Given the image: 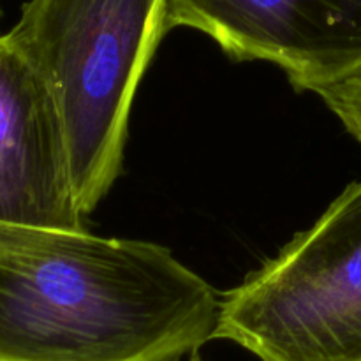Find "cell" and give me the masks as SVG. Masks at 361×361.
Masks as SVG:
<instances>
[{"instance_id":"1","label":"cell","mask_w":361,"mask_h":361,"mask_svg":"<svg viewBox=\"0 0 361 361\" xmlns=\"http://www.w3.org/2000/svg\"><path fill=\"white\" fill-rule=\"evenodd\" d=\"M219 316L159 243L0 222V361H182Z\"/></svg>"},{"instance_id":"2","label":"cell","mask_w":361,"mask_h":361,"mask_svg":"<svg viewBox=\"0 0 361 361\" xmlns=\"http://www.w3.org/2000/svg\"><path fill=\"white\" fill-rule=\"evenodd\" d=\"M168 32L166 0H27L7 32L51 92L85 217L122 175L133 101Z\"/></svg>"},{"instance_id":"3","label":"cell","mask_w":361,"mask_h":361,"mask_svg":"<svg viewBox=\"0 0 361 361\" xmlns=\"http://www.w3.org/2000/svg\"><path fill=\"white\" fill-rule=\"evenodd\" d=\"M215 338L259 361H361V182L221 296Z\"/></svg>"},{"instance_id":"4","label":"cell","mask_w":361,"mask_h":361,"mask_svg":"<svg viewBox=\"0 0 361 361\" xmlns=\"http://www.w3.org/2000/svg\"><path fill=\"white\" fill-rule=\"evenodd\" d=\"M166 16L238 62L275 63L300 92L361 71V0H166Z\"/></svg>"},{"instance_id":"5","label":"cell","mask_w":361,"mask_h":361,"mask_svg":"<svg viewBox=\"0 0 361 361\" xmlns=\"http://www.w3.org/2000/svg\"><path fill=\"white\" fill-rule=\"evenodd\" d=\"M0 222L88 231L48 85L0 35Z\"/></svg>"},{"instance_id":"6","label":"cell","mask_w":361,"mask_h":361,"mask_svg":"<svg viewBox=\"0 0 361 361\" xmlns=\"http://www.w3.org/2000/svg\"><path fill=\"white\" fill-rule=\"evenodd\" d=\"M330 111L361 143V71L316 92Z\"/></svg>"},{"instance_id":"7","label":"cell","mask_w":361,"mask_h":361,"mask_svg":"<svg viewBox=\"0 0 361 361\" xmlns=\"http://www.w3.org/2000/svg\"><path fill=\"white\" fill-rule=\"evenodd\" d=\"M185 361H203V358L200 356V353H194V355H190Z\"/></svg>"},{"instance_id":"8","label":"cell","mask_w":361,"mask_h":361,"mask_svg":"<svg viewBox=\"0 0 361 361\" xmlns=\"http://www.w3.org/2000/svg\"><path fill=\"white\" fill-rule=\"evenodd\" d=\"M0 16H2V11H0Z\"/></svg>"}]
</instances>
